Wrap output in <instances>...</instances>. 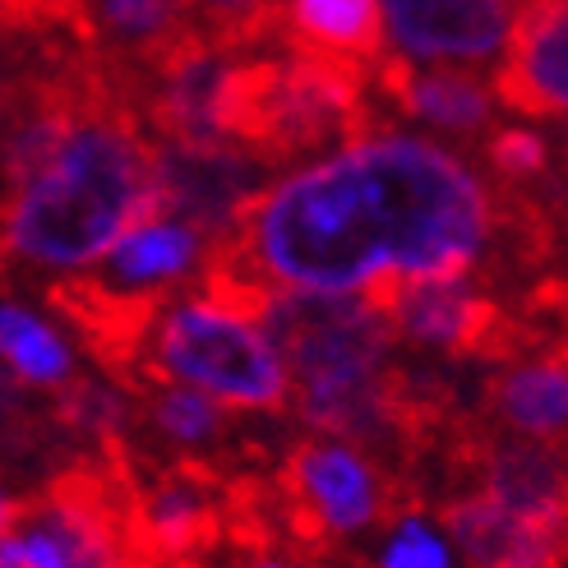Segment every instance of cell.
Here are the masks:
<instances>
[{
  "label": "cell",
  "instance_id": "cell-5",
  "mask_svg": "<svg viewBox=\"0 0 568 568\" xmlns=\"http://www.w3.org/2000/svg\"><path fill=\"white\" fill-rule=\"evenodd\" d=\"M149 379H172L209 393L222 407H245V412H287L292 407V379L282 365L277 347L260 328L222 315L204 301H181L166 305V315L153 328L149 361L130 393Z\"/></svg>",
  "mask_w": 568,
  "mask_h": 568
},
{
  "label": "cell",
  "instance_id": "cell-19",
  "mask_svg": "<svg viewBox=\"0 0 568 568\" xmlns=\"http://www.w3.org/2000/svg\"><path fill=\"white\" fill-rule=\"evenodd\" d=\"M236 550L245 555V564H241V568H310L301 550H296V555H277L273 546H254V550H245V546H236Z\"/></svg>",
  "mask_w": 568,
  "mask_h": 568
},
{
  "label": "cell",
  "instance_id": "cell-8",
  "mask_svg": "<svg viewBox=\"0 0 568 568\" xmlns=\"http://www.w3.org/2000/svg\"><path fill=\"white\" fill-rule=\"evenodd\" d=\"M490 89L514 116H568V0H514Z\"/></svg>",
  "mask_w": 568,
  "mask_h": 568
},
{
  "label": "cell",
  "instance_id": "cell-1",
  "mask_svg": "<svg viewBox=\"0 0 568 568\" xmlns=\"http://www.w3.org/2000/svg\"><path fill=\"white\" fill-rule=\"evenodd\" d=\"M495 245V199L435 139H365L301 176L241 199L209 250L277 292H361L379 268L471 277Z\"/></svg>",
  "mask_w": 568,
  "mask_h": 568
},
{
  "label": "cell",
  "instance_id": "cell-15",
  "mask_svg": "<svg viewBox=\"0 0 568 568\" xmlns=\"http://www.w3.org/2000/svg\"><path fill=\"white\" fill-rule=\"evenodd\" d=\"M134 397L144 403V416L158 425V435L181 444V448H204L226 430L222 403H213L209 393H199L190 384L149 379V384L134 388Z\"/></svg>",
  "mask_w": 568,
  "mask_h": 568
},
{
  "label": "cell",
  "instance_id": "cell-21",
  "mask_svg": "<svg viewBox=\"0 0 568 568\" xmlns=\"http://www.w3.org/2000/svg\"><path fill=\"white\" fill-rule=\"evenodd\" d=\"M550 181H555L559 190H568V130H564V139H559V166H550Z\"/></svg>",
  "mask_w": 568,
  "mask_h": 568
},
{
  "label": "cell",
  "instance_id": "cell-10",
  "mask_svg": "<svg viewBox=\"0 0 568 568\" xmlns=\"http://www.w3.org/2000/svg\"><path fill=\"white\" fill-rule=\"evenodd\" d=\"M384 19L412 61H490L504 47L514 0H384Z\"/></svg>",
  "mask_w": 568,
  "mask_h": 568
},
{
  "label": "cell",
  "instance_id": "cell-20",
  "mask_svg": "<svg viewBox=\"0 0 568 568\" xmlns=\"http://www.w3.org/2000/svg\"><path fill=\"white\" fill-rule=\"evenodd\" d=\"M28 514H33V499H10L6 486H0V536L19 531V527L28 523Z\"/></svg>",
  "mask_w": 568,
  "mask_h": 568
},
{
  "label": "cell",
  "instance_id": "cell-16",
  "mask_svg": "<svg viewBox=\"0 0 568 568\" xmlns=\"http://www.w3.org/2000/svg\"><path fill=\"white\" fill-rule=\"evenodd\" d=\"M0 356L23 384L61 388L70 379V352L42 320H33L19 305H0Z\"/></svg>",
  "mask_w": 568,
  "mask_h": 568
},
{
  "label": "cell",
  "instance_id": "cell-7",
  "mask_svg": "<svg viewBox=\"0 0 568 568\" xmlns=\"http://www.w3.org/2000/svg\"><path fill=\"white\" fill-rule=\"evenodd\" d=\"M190 287H158V292H134V287H116L106 277H61L47 287L51 310L61 315L79 343L89 347V356L102 365V371L116 384H134L139 371L149 361V343L153 328L166 315V305L176 296H185Z\"/></svg>",
  "mask_w": 568,
  "mask_h": 568
},
{
  "label": "cell",
  "instance_id": "cell-12",
  "mask_svg": "<svg viewBox=\"0 0 568 568\" xmlns=\"http://www.w3.org/2000/svg\"><path fill=\"white\" fill-rule=\"evenodd\" d=\"M486 416L504 435L568 444V333L536 356L504 361L486 379Z\"/></svg>",
  "mask_w": 568,
  "mask_h": 568
},
{
  "label": "cell",
  "instance_id": "cell-2",
  "mask_svg": "<svg viewBox=\"0 0 568 568\" xmlns=\"http://www.w3.org/2000/svg\"><path fill=\"white\" fill-rule=\"evenodd\" d=\"M166 217L162 144L134 106V70L89 51L74 121L33 176L0 190V282L23 268H79Z\"/></svg>",
  "mask_w": 568,
  "mask_h": 568
},
{
  "label": "cell",
  "instance_id": "cell-9",
  "mask_svg": "<svg viewBox=\"0 0 568 568\" xmlns=\"http://www.w3.org/2000/svg\"><path fill=\"white\" fill-rule=\"evenodd\" d=\"M375 93L393 116L425 121L444 134L476 139L495 125V89L476 65H430L416 70L412 55L384 51L371 65Z\"/></svg>",
  "mask_w": 568,
  "mask_h": 568
},
{
  "label": "cell",
  "instance_id": "cell-6",
  "mask_svg": "<svg viewBox=\"0 0 568 568\" xmlns=\"http://www.w3.org/2000/svg\"><path fill=\"white\" fill-rule=\"evenodd\" d=\"M264 324L296 388L371 379L388 365V352L397 343L388 320L375 315L361 296L333 292H277Z\"/></svg>",
  "mask_w": 568,
  "mask_h": 568
},
{
  "label": "cell",
  "instance_id": "cell-18",
  "mask_svg": "<svg viewBox=\"0 0 568 568\" xmlns=\"http://www.w3.org/2000/svg\"><path fill=\"white\" fill-rule=\"evenodd\" d=\"M379 568H453V564H448L444 541H435L416 518H407V523H397V536L388 541Z\"/></svg>",
  "mask_w": 568,
  "mask_h": 568
},
{
  "label": "cell",
  "instance_id": "cell-14",
  "mask_svg": "<svg viewBox=\"0 0 568 568\" xmlns=\"http://www.w3.org/2000/svg\"><path fill=\"white\" fill-rule=\"evenodd\" d=\"M204 260V236L194 226L166 217L125 232L106 254V282L134 292H158V287H190V273Z\"/></svg>",
  "mask_w": 568,
  "mask_h": 568
},
{
  "label": "cell",
  "instance_id": "cell-3",
  "mask_svg": "<svg viewBox=\"0 0 568 568\" xmlns=\"http://www.w3.org/2000/svg\"><path fill=\"white\" fill-rule=\"evenodd\" d=\"M213 125L226 149L268 172L324 149H356L379 139L388 116L371 65L305 51H250L232 55L217 83Z\"/></svg>",
  "mask_w": 568,
  "mask_h": 568
},
{
  "label": "cell",
  "instance_id": "cell-11",
  "mask_svg": "<svg viewBox=\"0 0 568 568\" xmlns=\"http://www.w3.org/2000/svg\"><path fill=\"white\" fill-rule=\"evenodd\" d=\"M444 523L471 568H559L568 555V527L527 518L476 486L444 504Z\"/></svg>",
  "mask_w": 568,
  "mask_h": 568
},
{
  "label": "cell",
  "instance_id": "cell-17",
  "mask_svg": "<svg viewBox=\"0 0 568 568\" xmlns=\"http://www.w3.org/2000/svg\"><path fill=\"white\" fill-rule=\"evenodd\" d=\"M480 162H486V172L495 185H514V190H531L550 176L555 166V153L550 144L536 130L527 125H490V134L476 144Z\"/></svg>",
  "mask_w": 568,
  "mask_h": 568
},
{
  "label": "cell",
  "instance_id": "cell-13",
  "mask_svg": "<svg viewBox=\"0 0 568 568\" xmlns=\"http://www.w3.org/2000/svg\"><path fill=\"white\" fill-rule=\"evenodd\" d=\"M277 47L375 65L388 51V19L379 0H282Z\"/></svg>",
  "mask_w": 568,
  "mask_h": 568
},
{
  "label": "cell",
  "instance_id": "cell-4",
  "mask_svg": "<svg viewBox=\"0 0 568 568\" xmlns=\"http://www.w3.org/2000/svg\"><path fill=\"white\" fill-rule=\"evenodd\" d=\"M420 508L416 480L379 471L361 448L343 439H301L273 476V514L292 546L320 555L333 536L361 527H397Z\"/></svg>",
  "mask_w": 568,
  "mask_h": 568
}]
</instances>
